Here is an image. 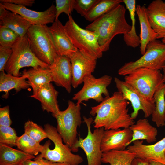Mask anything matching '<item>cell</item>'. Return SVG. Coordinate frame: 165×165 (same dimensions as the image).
<instances>
[{
    "label": "cell",
    "instance_id": "cell-1",
    "mask_svg": "<svg viewBox=\"0 0 165 165\" xmlns=\"http://www.w3.org/2000/svg\"><path fill=\"white\" fill-rule=\"evenodd\" d=\"M129 103L118 91L105 97L99 105L91 107L90 114L95 116L94 127H103L105 130L129 128L135 123L129 113Z\"/></svg>",
    "mask_w": 165,
    "mask_h": 165
},
{
    "label": "cell",
    "instance_id": "cell-2",
    "mask_svg": "<svg viewBox=\"0 0 165 165\" xmlns=\"http://www.w3.org/2000/svg\"><path fill=\"white\" fill-rule=\"evenodd\" d=\"M126 11L124 6L119 4L86 27L85 29L95 32L103 52L109 49L116 35H124L130 30L132 26L126 20Z\"/></svg>",
    "mask_w": 165,
    "mask_h": 165
},
{
    "label": "cell",
    "instance_id": "cell-3",
    "mask_svg": "<svg viewBox=\"0 0 165 165\" xmlns=\"http://www.w3.org/2000/svg\"><path fill=\"white\" fill-rule=\"evenodd\" d=\"M64 26L65 33L74 46L84 55L93 60L101 57L102 51L95 32L80 27L71 15Z\"/></svg>",
    "mask_w": 165,
    "mask_h": 165
},
{
    "label": "cell",
    "instance_id": "cell-4",
    "mask_svg": "<svg viewBox=\"0 0 165 165\" xmlns=\"http://www.w3.org/2000/svg\"><path fill=\"white\" fill-rule=\"evenodd\" d=\"M44 127L47 138L53 142L54 148L51 149L50 141H46L43 145L40 152L43 158L52 162L66 163L71 165H79L83 162V159L81 156L73 153L70 148L63 144L56 128L49 124H45Z\"/></svg>",
    "mask_w": 165,
    "mask_h": 165
},
{
    "label": "cell",
    "instance_id": "cell-5",
    "mask_svg": "<svg viewBox=\"0 0 165 165\" xmlns=\"http://www.w3.org/2000/svg\"><path fill=\"white\" fill-rule=\"evenodd\" d=\"M11 48L12 53L5 68L7 73L20 77L21 75L20 70L24 67L50 68V66L40 61L33 53L27 34L20 37Z\"/></svg>",
    "mask_w": 165,
    "mask_h": 165
},
{
    "label": "cell",
    "instance_id": "cell-6",
    "mask_svg": "<svg viewBox=\"0 0 165 165\" xmlns=\"http://www.w3.org/2000/svg\"><path fill=\"white\" fill-rule=\"evenodd\" d=\"M31 49L36 57L50 66L57 53L49 27L46 25H32L27 33Z\"/></svg>",
    "mask_w": 165,
    "mask_h": 165
},
{
    "label": "cell",
    "instance_id": "cell-7",
    "mask_svg": "<svg viewBox=\"0 0 165 165\" xmlns=\"http://www.w3.org/2000/svg\"><path fill=\"white\" fill-rule=\"evenodd\" d=\"M68 103L65 110L60 111L53 117L57 120V132L63 142L71 149L78 139L77 130L82 123L81 107L80 105L75 104L70 100Z\"/></svg>",
    "mask_w": 165,
    "mask_h": 165
},
{
    "label": "cell",
    "instance_id": "cell-8",
    "mask_svg": "<svg viewBox=\"0 0 165 165\" xmlns=\"http://www.w3.org/2000/svg\"><path fill=\"white\" fill-rule=\"evenodd\" d=\"M165 64V44L156 39L148 44L145 53L139 59L125 63L119 69L118 74L125 76L141 68L160 70Z\"/></svg>",
    "mask_w": 165,
    "mask_h": 165
},
{
    "label": "cell",
    "instance_id": "cell-9",
    "mask_svg": "<svg viewBox=\"0 0 165 165\" xmlns=\"http://www.w3.org/2000/svg\"><path fill=\"white\" fill-rule=\"evenodd\" d=\"M124 81L149 100L153 99L154 93L164 83L160 70L146 68H138L125 76Z\"/></svg>",
    "mask_w": 165,
    "mask_h": 165
},
{
    "label": "cell",
    "instance_id": "cell-10",
    "mask_svg": "<svg viewBox=\"0 0 165 165\" xmlns=\"http://www.w3.org/2000/svg\"><path fill=\"white\" fill-rule=\"evenodd\" d=\"M83 119L87 128V135L84 138L79 136V138L71 150L72 152H76L81 148L86 155L87 165H101L103 153L101 145L105 130L103 127L95 128L92 132L91 126L94 120L93 118L83 116Z\"/></svg>",
    "mask_w": 165,
    "mask_h": 165
},
{
    "label": "cell",
    "instance_id": "cell-11",
    "mask_svg": "<svg viewBox=\"0 0 165 165\" xmlns=\"http://www.w3.org/2000/svg\"><path fill=\"white\" fill-rule=\"evenodd\" d=\"M112 81V77L108 75L99 78H95L92 74L87 75L84 79L82 87L74 95L72 99L77 101L76 104L79 105L83 101L90 99L101 102L104 99L103 95L105 97L110 96L107 88Z\"/></svg>",
    "mask_w": 165,
    "mask_h": 165
},
{
    "label": "cell",
    "instance_id": "cell-12",
    "mask_svg": "<svg viewBox=\"0 0 165 165\" xmlns=\"http://www.w3.org/2000/svg\"><path fill=\"white\" fill-rule=\"evenodd\" d=\"M114 81L118 91L130 102L133 110L130 115L133 119L137 117L141 110L143 112L145 118L152 115L155 108L154 99H148L132 86L117 77L114 78Z\"/></svg>",
    "mask_w": 165,
    "mask_h": 165
},
{
    "label": "cell",
    "instance_id": "cell-13",
    "mask_svg": "<svg viewBox=\"0 0 165 165\" xmlns=\"http://www.w3.org/2000/svg\"><path fill=\"white\" fill-rule=\"evenodd\" d=\"M0 4L6 9L20 15L31 25H46L53 23L55 20L56 8L53 4L42 12L32 10L24 6L6 2L0 3Z\"/></svg>",
    "mask_w": 165,
    "mask_h": 165
},
{
    "label": "cell",
    "instance_id": "cell-14",
    "mask_svg": "<svg viewBox=\"0 0 165 165\" xmlns=\"http://www.w3.org/2000/svg\"><path fill=\"white\" fill-rule=\"evenodd\" d=\"M53 82L59 86L64 88L68 93L71 91L72 69L70 58L58 55L53 64L50 66Z\"/></svg>",
    "mask_w": 165,
    "mask_h": 165
},
{
    "label": "cell",
    "instance_id": "cell-15",
    "mask_svg": "<svg viewBox=\"0 0 165 165\" xmlns=\"http://www.w3.org/2000/svg\"><path fill=\"white\" fill-rule=\"evenodd\" d=\"M143 140H137L129 145L127 149L135 154V157L154 160L165 164V137L155 144L145 145Z\"/></svg>",
    "mask_w": 165,
    "mask_h": 165
},
{
    "label": "cell",
    "instance_id": "cell-16",
    "mask_svg": "<svg viewBox=\"0 0 165 165\" xmlns=\"http://www.w3.org/2000/svg\"><path fill=\"white\" fill-rule=\"evenodd\" d=\"M69 58L72 69V86L75 88L83 82L86 75L94 72L97 60L86 57L79 50Z\"/></svg>",
    "mask_w": 165,
    "mask_h": 165
},
{
    "label": "cell",
    "instance_id": "cell-17",
    "mask_svg": "<svg viewBox=\"0 0 165 165\" xmlns=\"http://www.w3.org/2000/svg\"><path fill=\"white\" fill-rule=\"evenodd\" d=\"M132 136L129 128L105 130L101 140V151L103 153L112 150H124Z\"/></svg>",
    "mask_w": 165,
    "mask_h": 165
},
{
    "label": "cell",
    "instance_id": "cell-18",
    "mask_svg": "<svg viewBox=\"0 0 165 165\" xmlns=\"http://www.w3.org/2000/svg\"><path fill=\"white\" fill-rule=\"evenodd\" d=\"M49 28L58 55L69 58L78 50L66 34L64 26L58 19L55 20Z\"/></svg>",
    "mask_w": 165,
    "mask_h": 165
},
{
    "label": "cell",
    "instance_id": "cell-19",
    "mask_svg": "<svg viewBox=\"0 0 165 165\" xmlns=\"http://www.w3.org/2000/svg\"><path fill=\"white\" fill-rule=\"evenodd\" d=\"M149 22L157 35V38L165 35V2L155 0L146 8Z\"/></svg>",
    "mask_w": 165,
    "mask_h": 165
},
{
    "label": "cell",
    "instance_id": "cell-20",
    "mask_svg": "<svg viewBox=\"0 0 165 165\" xmlns=\"http://www.w3.org/2000/svg\"><path fill=\"white\" fill-rule=\"evenodd\" d=\"M58 94V92L51 83L33 92L30 97L38 100L42 110L51 113L54 117L61 111L57 101Z\"/></svg>",
    "mask_w": 165,
    "mask_h": 165
},
{
    "label": "cell",
    "instance_id": "cell-21",
    "mask_svg": "<svg viewBox=\"0 0 165 165\" xmlns=\"http://www.w3.org/2000/svg\"><path fill=\"white\" fill-rule=\"evenodd\" d=\"M0 26L10 29L23 37L31 25L20 15L8 10L0 4Z\"/></svg>",
    "mask_w": 165,
    "mask_h": 165
},
{
    "label": "cell",
    "instance_id": "cell-22",
    "mask_svg": "<svg viewBox=\"0 0 165 165\" xmlns=\"http://www.w3.org/2000/svg\"><path fill=\"white\" fill-rule=\"evenodd\" d=\"M136 12L138 17L140 26V51L143 55L145 53L148 44L157 39V35L151 27L149 22L146 11L144 6L137 5Z\"/></svg>",
    "mask_w": 165,
    "mask_h": 165
},
{
    "label": "cell",
    "instance_id": "cell-23",
    "mask_svg": "<svg viewBox=\"0 0 165 165\" xmlns=\"http://www.w3.org/2000/svg\"><path fill=\"white\" fill-rule=\"evenodd\" d=\"M129 128L132 132V136L127 147L137 140H145L148 143H151L156 140L157 128L152 125L146 119H139Z\"/></svg>",
    "mask_w": 165,
    "mask_h": 165
},
{
    "label": "cell",
    "instance_id": "cell-24",
    "mask_svg": "<svg viewBox=\"0 0 165 165\" xmlns=\"http://www.w3.org/2000/svg\"><path fill=\"white\" fill-rule=\"evenodd\" d=\"M27 79V76L24 74H22L20 76L16 77L6 73L5 71L1 72L0 91L5 93L2 97L5 99L8 98L9 92L13 89L17 93L22 89L28 88L30 86L26 80Z\"/></svg>",
    "mask_w": 165,
    "mask_h": 165
},
{
    "label": "cell",
    "instance_id": "cell-25",
    "mask_svg": "<svg viewBox=\"0 0 165 165\" xmlns=\"http://www.w3.org/2000/svg\"><path fill=\"white\" fill-rule=\"evenodd\" d=\"M22 74L27 76L28 82L32 88L33 92L53 82L50 68L38 67L32 68L28 70L24 69Z\"/></svg>",
    "mask_w": 165,
    "mask_h": 165
},
{
    "label": "cell",
    "instance_id": "cell-26",
    "mask_svg": "<svg viewBox=\"0 0 165 165\" xmlns=\"http://www.w3.org/2000/svg\"><path fill=\"white\" fill-rule=\"evenodd\" d=\"M35 157L21 150L0 144V165H22L26 160Z\"/></svg>",
    "mask_w": 165,
    "mask_h": 165
},
{
    "label": "cell",
    "instance_id": "cell-27",
    "mask_svg": "<svg viewBox=\"0 0 165 165\" xmlns=\"http://www.w3.org/2000/svg\"><path fill=\"white\" fill-rule=\"evenodd\" d=\"M155 108L152 114V121L157 127L165 125V83L156 90L153 96Z\"/></svg>",
    "mask_w": 165,
    "mask_h": 165
},
{
    "label": "cell",
    "instance_id": "cell-28",
    "mask_svg": "<svg viewBox=\"0 0 165 165\" xmlns=\"http://www.w3.org/2000/svg\"><path fill=\"white\" fill-rule=\"evenodd\" d=\"M135 154L128 149L112 150L102 153V163L109 165H131Z\"/></svg>",
    "mask_w": 165,
    "mask_h": 165
},
{
    "label": "cell",
    "instance_id": "cell-29",
    "mask_svg": "<svg viewBox=\"0 0 165 165\" xmlns=\"http://www.w3.org/2000/svg\"><path fill=\"white\" fill-rule=\"evenodd\" d=\"M128 10L132 22L131 28L128 33L124 35L123 40L128 46L135 48L140 45V38L137 34L135 30L136 1L123 0Z\"/></svg>",
    "mask_w": 165,
    "mask_h": 165
},
{
    "label": "cell",
    "instance_id": "cell-30",
    "mask_svg": "<svg viewBox=\"0 0 165 165\" xmlns=\"http://www.w3.org/2000/svg\"><path fill=\"white\" fill-rule=\"evenodd\" d=\"M122 2L123 0H100L84 17L92 22Z\"/></svg>",
    "mask_w": 165,
    "mask_h": 165
},
{
    "label": "cell",
    "instance_id": "cell-31",
    "mask_svg": "<svg viewBox=\"0 0 165 165\" xmlns=\"http://www.w3.org/2000/svg\"><path fill=\"white\" fill-rule=\"evenodd\" d=\"M40 143L24 133L18 137L16 146L25 153L36 156L41 152L43 147Z\"/></svg>",
    "mask_w": 165,
    "mask_h": 165
},
{
    "label": "cell",
    "instance_id": "cell-32",
    "mask_svg": "<svg viewBox=\"0 0 165 165\" xmlns=\"http://www.w3.org/2000/svg\"><path fill=\"white\" fill-rule=\"evenodd\" d=\"M24 129V133L39 143L47 138L44 129L32 121L28 120L25 123Z\"/></svg>",
    "mask_w": 165,
    "mask_h": 165
},
{
    "label": "cell",
    "instance_id": "cell-33",
    "mask_svg": "<svg viewBox=\"0 0 165 165\" xmlns=\"http://www.w3.org/2000/svg\"><path fill=\"white\" fill-rule=\"evenodd\" d=\"M20 37L10 29L0 26V46L11 48Z\"/></svg>",
    "mask_w": 165,
    "mask_h": 165
},
{
    "label": "cell",
    "instance_id": "cell-34",
    "mask_svg": "<svg viewBox=\"0 0 165 165\" xmlns=\"http://www.w3.org/2000/svg\"><path fill=\"white\" fill-rule=\"evenodd\" d=\"M18 137L14 129L10 126H0V144L16 146Z\"/></svg>",
    "mask_w": 165,
    "mask_h": 165
},
{
    "label": "cell",
    "instance_id": "cell-35",
    "mask_svg": "<svg viewBox=\"0 0 165 165\" xmlns=\"http://www.w3.org/2000/svg\"><path fill=\"white\" fill-rule=\"evenodd\" d=\"M75 0H56L55 20L58 19L60 15L64 13L68 16L71 15L74 9Z\"/></svg>",
    "mask_w": 165,
    "mask_h": 165
},
{
    "label": "cell",
    "instance_id": "cell-36",
    "mask_svg": "<svg viewBox=\"0 0 165 165\" xmlns=\"http://www.w3.org/2000/svg\"><path fill=\"white\" fill-rule=\"evenodd\" d=\"M100 0H75L74 9L81 16L84 17Z\"/></svg>",
    "mask_w": 165,
    "mask_h": 165
},
{
    "label": "cell",
    "instance_id": "cell-37",
    "mask_svg": "<svg viewBox=\"0 0 165 165\" xmlns=\"http://www.w3.org/2000/svg\"><path fill=\"white\" fill-rule=\"evenodd\" d=\"M12 53V48L0 46V72L5 71L6 65Z\"/></svg>",
    "mask_w": 165,
    "mask_h": 165
},
{
    "label": "cell",
    "instance_id": "cell-38",
    "mask_svg": "<svg viewBox=\"0 0 165 165\" xmlns=\"http://www.w3.org/2000/svg\"><path fill=\"white\" fill-rule=\"evenodd\" d=\"M12 121L10 116L9 106L0 108V126H10Z\"/></svg>",
    "mask_w": 165,
    "mask_h": 165
},
{
    "label": "cell",
    "instance_id": "cell-39",
    "mask_svg": "<svg viewBox=\"0 0 165 165\" xmlns=\"http://www.w3.org/2000/svg\"><path fill=\"white\" fill-rule=\"evenodd\" d=\"M25 161L22 165H48L47 161L43 158L40 154L37 156L34 159Z\"/></svg>",
    "mask_w": 165,
    "mask_h": 165
},
{
    "label": "cell",
    "instance_id": "cell-40",
    "mask_svg": "<svg viewBox=\"0 0 165 165\" xmlns=\"http://www.w3.org/2000/svg\"><path fill=\"white\" fill-rule=\"evenodd\" d=\"M0 1L1 3L6 2L25 7H31L35 2L34 0H0Z\"/></svg>",
    "mask_w": 165,
    "mask_h": 165
},
{
    "label": "cell",
    "instance_id": "cell-41",
    "mask_svg": "<svg viewBox=\"0 0 165 165\" xmlns=\"http://www.w3.org/2000/svg\"><path fill=\"white\" fill-rule=\"evenodd\" d=\"M131 165H150L148 161L141 158L135 157L132 160Z\"/></svg>",
    "mask_w": 165,
    "mask_h": 165
},
{
    "label": "cell",
    "instance_id": "cell-42",
    "mask_svg": "<svg viewBox=\"0 0 165 165\" xmlns=\"http://www.w3.org/2000/svg\"><path fill=\"white\" fill-rule=\"evenodd\" d=\"M47 161L48 165H71L66 163L54 162Z\"/></svg>",
    "mask_w": 165,
    "mask_h": 165
},
{
    "label": "cell",
    "instance_id": "cell-43",
    "mask_svg": "<svg viewBox=\"0 0 165 165\" xmlns=\"http://www.w3.org/2000/svg\"><path fill=\"white\" fill-rule=\"evenodd\" d=\"M150 165H165V164L162 163L154 160L149 161Z\"/></svg>",
    "mask_w": 165,
    "mask_h": 165
},
{
    "label": "cell",
    "instance_id": "cell-44",
    "mask_svg": "<svg viewBox=\"0 0 165 165\" xmlns=\"http://www.w3.org/2000/svg\"><path fill=\"white\" fill-rule=\"evenodd\" d=\"M162 70L163 71V82L164 83L165 82V64L163 67Z\"/></svg>",
    "mask_w": 165,
    "mask_h": 165
},
{
    "label": "cell",
    "instance_id": "cell-45",
    "mask_svg": "<svg viewBox=\"0 0 165 165\" xmlns=\"http://www.w3.org/2000/svg\"><path fill=\"white\" fill-rule=\"evenodd\" d=\"M162 42L165 44V35L162 38Z\"/></svg>",
    "mask_w": 165,
    "mask_h": 165
}]
</instances>
